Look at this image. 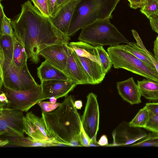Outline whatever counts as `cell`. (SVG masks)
<instances>
[{
	"mask_svg": "<svg viewBox=\"0 0 158 158\" xmlns=\"http://www.w3.org/2000/svg\"><path fill=\"white\" fill-rule=\"evenodd\" d=\"M20 13L11 21L14 35L23 46L33 63L40 61L39 52L53 44L69 43L70 37L57 29L29 0L21 5Z\"/></svg>",
	"mask_w": 158,
	"mask_h": 158,
	"instance_id": "1",
	"label": "cell"
},
{
	"mask_svg": "<svg viewBox=\"0 0 158 158\" xmlns=\"http://www.w3.org/2000/svg\"><path fill=\"white\" fill-rule=\"evenodd\" d=\"M74 102L73 96L68 95L56 109L42 112L41 117L47 131L58 143L66 146L82 147L79 140L82 128L81 119Z\"/></svg>",
	"mask_w": 158,
	"mask_h": 158,
	"instance_id": "2",
	"label": "cell"
},
{
	"mask_svg": "<svg viewBox=\"0 0 158 158\" xmlns=\"http://www.w3.org/2000/svg\"><path fill=\"white\" fill-rule=\"evenodd\" d=\"M120 0H78L67 35H73L78 30L98 20L112 18V13Z\"/></svg>",
	"mask_w": 158,
	"mask_h": 158,
	"instance_id": "3",
	"label": "cell"
},
{
	"mask_svg": "<svg viewBox=\"0 0 158 158\" xmlns=\"http://www.w3.org/2000/svg\"><path fill=\"white\" fill-rule=\"evenodd\" d=\"M78 39L95 47L129 43L109 19L98 20L85 27L81 29Z\"/></svg>",
	"mask_w": 158,
	"mask_h": 158,
	"instance_id": "4",
	"label": "cell"
},
{
	"mask_svg": "<svg viewBox=\"0 0 158 158\" xmlns=\"http://www.w3.org/2000/svg\"><path fill=\"white\" fill-rule=\"evenodd\" d=\"M26 64L21 70L6 60L0 51V86L17 90H23L38 86Z\"/></svg>",
	"mask_w": 158,
	"mask_h": 158,
	"instance_id": "5",
	"label": "cell"
},
{
	"mask_svg": "<svg viewBox=\"0 0 158 158\" xmlns=\"http://www.w3.org/2000/svg\"><path fill=\"white\" fill-rule=\"evenodd\" d=\"M107 51L114 68L123 69L158 82V73L156 70L150 68L118 45L110 46Z\"/></svg>",
	"mask_w": 158,
	"mask_h": 158,
	"instance_id": "6",
	"label": "cell"
},
{
	"mask_svg": "<svg viewBox=\"0 0 158 158\" xmlns=\"http://www.w3.org/2000/svg\"><path fill=\"white\" fill-rule=\"evenodd\" d=\"M0 91L6 95L9 101L8 108L27 112L39 102L44 100L41 86L23 90H17L3 86Z\"/></svg>",
	"mask_w": 158,
	"mask_h": 158,
	"instance_id": "7",
	"label": "cell"
},
{
	"mask_svg": "<svg viewBox=\"0 0 158 158\" xmlns=\"http://www.w3.org/2000/svg\"><path fill=\"white\" fill-rule=\"evenodd\" d=\"M24 117L19 110L0 108V138L24 136Z\"/></svg>",
	"mask_w": 158,
	"mask_h": 158,
	"instance_id": "8",
	"label": "cell"
},
{
	"mask_svg": "<svg viewBox=\"0 0 158 158\" xmlns=\"http://www.w3.org/2000/svg\"><path fill=\"white\" fill-rule=\"evenodd\" d=\"M83 129L91 142H97L96 136L99 129V111L97 96L93 93L87 96V102L81 117Z\"/></svg>",
	"mask_w": 158,
	"mask_h": 158,
	"instance_id": "9",
	"label": "cell"
},
{
	"mask_svg": "<svg viewBox=\"0 0 158 158\" xmlns=\"http://www.w3.org/2000/svg\"><path fill=\"white\" fill-rule=\"evenodd\" d=\"M24 132L28 136L39 142L53 144L58 143L47 131L43 118L32 111L27 113L23 118Z\"/></svg>",
	"mask_w": 158,
	"mask_h": 158,
	"instance_id": "10",
	"label": "cell"
},
{
	"mask_svg": "<svg viewBox=\"0 0 158 158\" xmlns=\"http://www.w3.org/2000/svg\"><path fill=\"white\" fill-rule=\"evenodd\" d=\"M147 132L141 128L130 126L129 122L123 121L112 133L113 143L111 146H130L146 137Z\"/></svg>",
	"mask_w": 158,
	"mask_h": 158,
	"instance_id": "11",
	"label": "cell"
},
{
	"mask_svg": "<svg viewBox=\"0 0 158 158\" xmlns=\"http://www.w3.org/2000/svg\"><path fill=\"white\" fill-rule=\"evenodd\" d=\"M69 43L53 44L40 51L39 55L51 64L64 72L68 56Z\"/></svg>",
	"mask_w": 158,
	"mask_h": 158,
	"instance_id": "12",
	"label": "cell"
},
{
	"mask_svg": "<svg viewBox=\"0 0 158 158\" xmlns=\"http://www.w3.org/2000/svg\"><path fill=\"white\" fill-rule=\"evenodd\" d=\"M40 85L44 100L52 97L57 99L65 97L76 86L73 82L61 80L44 81Z\"/></svg>",
	"mask_w": 158,
	"mask_h": 158,
	"instance_id": "13",
	"label": "cell"
},
{
	"mask_svg": "<svg viewBox=\"0 0 158 158\" xmlns=\"http://www.w3.org/2000/svg\"><path fill=\"white\" fill-rule=\"evenodd\" d=\"M64 72L76 85L89 84L85 70L77 55L69 46L68 56Z\"/></svg>",
	"mask_w": 158,
	"mask_h": 158,
	"instance_id": "14",
	"label": "cell"
},
{
	"mask_svg": "<svg viewBox=\"0 0 158 158\" xmlns=\"http://www.w3.org/2000/svg\"><path fill=\"white\" fill-rule=\"evenodd\" d=\"M78 0H70L62 6L56 15L50 17L53 25L60 31L67 35L74 11Z\"/></svg>",
	"mask_w": 158,
	"mask_h": 158,
	"instance_id": "15",
	"label": "cell"
},
{
	"mask_svg": "<svg viewBox=\"0 0 158 158\" xmlns=\"http://www.w3.org/2000/svg\"><path fill=\"white\" fill-rule=\"evenodd\" d=\"M119 95L124 100L131 105L141 102V95L138 86L132 77L117 83Z\"/></svg>",
	"mask_w": 158,
	"mask_h": 158,
	"instance_id": "16",
	"label": "cell"
},
{
	"mask_svg": "<svg viewBox=\"0 0 158 158\" xmlns=\"http://www.w3.org/2000/svg\"><path fill=\"white\" fill-rule=\"evenodd\" d=\"M77 56L85 70L89 84L101 83L107 73L102 66L88 58Z\"/></svg>",
	"mask_w": 158,
	"mask_h": 158,
	"instance_id": "17",
	"label": "cell"
},
{
	"mask_svg": "<svg viewBox=\"0 0 158 158\" xmlns=\"http://www.w3.org/2000/svg\"><path fill=\"white\" fill-rule=\"evenodd\" d=\"M37 74L40 82L51 80H61L73 82L63 71L56 67L45 60L37 68Z\"/></svg>",
	"mask_w": 158,
	"mask_h": 158,
	"instance_id": "18",
	"label": "cell"
},
{
	"mask_svg": "<svg viewBox=\"0 0 158 158\" xmlns=\"http://www.w3.org/2000/svg\"><path fill=\"white\" fill-rule=\"evenodd\" d=\"M68 45L78 56L88 58L101 65L95 47L81 41L70 42Z\"/></svg>",
	"mask_w": 158,
	"mask_h": 158,
	"instance_id": "19",
	"label": "cell"
},
{
	"mask_svg": "<svg viewBox=\"0 0 158 158\" xmlns=\"http://www.w3.org/2000/svg\"><path fill=\"white\" fill-rule=\"evenodd\" d=\"M137 84L141 96L150 101L158 100V82L150 79L137 81Z\"/></svg>",
	"mask_w": 158,
	"mask_h": 158,
	"instance_id": "20",
	"label": "cell"
},
{
	"mask_svg": "<svg viewBox=\"0 0 158 158\" xmlns=\"http://www.w3.org/2000/svg\"><path fill=\"white\" fill-rule=\"evenodd\" d=\"M8 140L6 147H47L53 146V143L36 141L30 137L20 136L5 138Z\"/></svg>",
	"mask_w": 158,
	"mask_h": 158,
	"instance_id": "21",
	"label": "cell"
},
{
	"mask_svg": "<svg viewBox=\"0 0 158 158\" xmlns=\"http://www.w3.org/2000/svg\"><path fill=\"white\" fill-rule=\"evenodd\" d=\"M117 45L141 60L150 68L156 70L150 57L145 52L137 45L136 43L131 42L126 44Z\"/></svg>",
	"mask_w": 158,
	"mask_h": 158,
	"instance_id": "22",
	"label": "cell"
},
{
	"mask_svg": "<svg viewBox=\"0 0 158 158\" xmlns=\"http://www.w3.org/2000/svg\"><path fill=\"white\" fill-rule=\"evenodd\" d=\"M28 58L27 54L23 46L15 37L14 53L11 63L19 69L21 70L27 64Z\"/></svg>",
	"mask_w": 158,
	"mask_h": 158,
	"instance_id": "23",
	"label": "cell"
},
{
	"mask_svg": "<svg viewBox=\"0 0 158 158\" xmlns=\"http://www.w3.org/2000/svg\"><path fill=\"white\" fill-rule=\"evenodd\" d=\"M15 36L8 35H0V51L5 59L10 62L13 57Z\"/></svg>",
	"mask_w": 158,
	"mask_h": 158,
	"instance_id": "24",
	"label": "cell"
},
{
	"mask_svg": "<svg viewBox=\"0 0 158 158\" xmlns=\"http://www.w3.org/2000/svg\"><path fill=\"white\" fill-rule=\"evenodd\" d=\"M149 111L145 106L141 109L136 115L129 122L130 126L132 127L144 128L149 119Z\"/></svg>",
	"mask_w": 158,
	"mask_h": 158,
	"instance_id": "25",
	"label": "cell"
},
{
	"mask_svg": "<svg viewBox=\"0 0 158 158\" xmlns=\"http://www.w3.org/2000/svg\"><path fill=\"white\" fill-rule=\"evenodd\" d=\"M130 147H158V133L151 132L139 141L129 146Z\"/></svg>",
	"mask_w": 158,
	"mask_h": 158,
	"instance_id": "26",
	"label": "cell"
},
{
	"mask_svg": "<svg viewBox=\"0 0 158 158\" xmlns=\"http://www.w3.org/2000/svg\"><path fill=\"white\" fill-rule=\"evenodd\" d=\"M140 11L148 19L151 16L156 15L158 11V0H145Z\"/></svg>",
	"mask_w": 158,
	"mask_h": 158,
	"instance_id": "27",
	"label": "cell"
},
{
	"mask_svg": "<svg viewBox=\"0 0 158 158\" xmlns=\"http://www.w3.org/2000/svg\"><path fill=\"white\" fill-rule=\"evenodd\" d=\"M101 65L106 73L109 70L112 64L109 55L102 46H96Z\"/></svg>",
	"mask_w": 158,
	"mask_h": 158,
	"instance_id": "28",
	"label": "cell"
},
{
	"mask_svg": "<svg viewBox=\"0 0 158 158\" xmlns=\"http://www.w3.org/2000/svg\"><path fill=\"white\" fill-rule=\"evenodd\" d=\"M35 8L44 16L50 17L48 0H31Z\"/></svg>",
	"mask_w": 158,
	"mask_h": 158,
	"instance_id": "29",
	"label": "cell"
},
{
	"mask_svg": "<svg viewBox=\"0 0 158 158\" xmlns=\"http://www.w3.org/2000/svg\"><path fill=\"white\" fill-rule=\"evenodd\" d=\"M3 35L15 36L11 19L5 15L2 23L0 24V35Z\"/></svg>",
	"mask_w": 158,
	"mask_h": 158,
	"instance_id": "30",
	"label": "cell"
},
{
	"mask_svg": "<svg viewBox=\"0 0 158 158\" xmlns=\"http://www.w3.org/2000/svg\"><path fill=\"white\" fill-rule=\"evenodd\" d=\"M149 119L144 128L151 132L158 133V114L149 111Z\"/></svg>",
	"mask_w": 158,
	"mask_h": 158,
	"instance_id": "31",
	"label": "cell"
},
{
	"mask_svg": "<svg viewBox=\"0 0 158 158\" xmlns=\"http://www.w3.org/2000/svg\"><path fill=\"white\" fill-rule=\"evenodd\" d=\"M61 103H52L50 101H41L37 104L41 109L42 112H48L53 111L58 107Z\"/></svg>",
	"mask_w": 158,
	"mask_h": 158,
	"instance_id": "32",
	"label": "cell"
},
{
	"mask_svg": "<svg viewBox=\"0 0 158 158\" xmlns=\"http://www.w3.org/2000/svg\"><path fill=\"white\" fill-rule=\"evenodd\" d=\"M79 140L82 146L89 147L91 140L85 132L83 127L79 136Z\"/></svg>",
	"mask_w": 158,
	"mask_h": 158,
	"instance_id": "33",
	"label": "cell"
},
{
	"mask_svg": "<svg viewBox=\"0 0 158 158\" xmlns=\"http://www.w3.org/2000/svg\"><path fill=\"white\" fill-rule=\"evenodd\" d=\"M50 17L55 16L57 12V0H48Z\"/></svg>",
	"mask_w": 158,
	"mask_h": 158,
	"instance_id": "34",
	"label": "cell"
},
{
	"mask_svg": "<svg viewBox=\"0 0 158 158\" xmlns=\"http://www.w3.org/2000/svg\"><path fill=\"white\" fill-rule=\"evenodd\" d=\"M148 19L152 29L158 34V16L155 15L150 16Z\"/></svg>",
	"mask_w": 158,
	"mask_h": 158,
	"instance_id": "35",
	"label": "cell"
},
{
	"mask_svg": "<svg viewBox=\"0 0 158 158\" xmlns=\"http://www.w3.org/2000/svg\"><path fill=\"white\" fill-rule=\"evenodd\" d=\"M131 31L133 36L136 41V43L137 45L143 50L146 53L148 52V51L146 49L144 46L142 40L139 37V35L137 32L135 30L132 29Z\"/></svg>",
	"mask_w": 158,
	"mask_h": 158,
	"instance_id": "36",
	"label": "cell"
},
{
	"mask_svg": "<svg viewBox=\"0 0 158 158\" xmlns=\"http://www.w3.org/2000/svg\"><path fill=\"white\" fill-rule=\"evenodd\" d=\"M9 101L5 94L0 91V108H8Z\"/></svg>",
	"mask_w": 158,
	"mask_h": 158,
	"instance_id": "37",
	"label": "cell"
},
{
	"mask_svg": "<svg viewBox=\"0 0 158 158\" xmlns=\"http://www.w3.org/2000/svg\"><path fill=\"white\" fill-rule=\"evenodd\" d=\"M145 106L149 112L158 114V102L147 103Z\"/></svg>",
	"mask_w": 158,
	"mask_h": 158,
	"instance_id": "38",
	"label": "cell"
},
{
	"mask_svg": "<svg viewBox=\"0 0 158 158\" xmlns=\"http://www.w3.org/2000/svg\"><path fill=\"white\" fill-rule=\"evenodd\" d=\"M129 3L130 7L134 9H137L138 8H142L143 4L142 0H127Z\"/></svg>",
	"mask_w": 158,
	"mask_h": 158,
	"instance_id": "39",
	"label": "cell"
},
{
	"mask_svg": "<svg viewBox=\"0 0 158 158\" xmlns=\"http://www.w3.org/2000/svg\"><path fill=\"white\" fill-rule=\"evenodd\" d=\"M98 143L100 146L108 145V144L107 136L106 135H102L98 141Z\"/></svg>",
	"mask_w": 158,
	"mask_h": 158,
	"instance_id": "40",
	"label": "cell"
},
{
	"mask_svg": "<svg viewBox=\"0 0 158 158\" xmlns=\"http://www.w3.org/2000/svg\"><path fill=\"white\" fill-rule=\"evenodd\" d=\"M153 51L154 56L158 61V36H157L154 42Z\"/></svg>",
	"mask_w": 158,
	"mask_h": 158,
	"instance_id": "41",
	"label": "cell"
},
{
	"mask_svg": "<svg viewBox=\"0 0 158 158\" xmlns=\"http://www.w3.org/2000/svg\"><path fill=\"white\" fill-rule=\"evenodd\" d=\"M147 55L150 58L152 62L154 65L156 71L158 73V61L151 53L149 52V53Z\"/></svg>",
	"mask_w": 158,
	"mask_h": 158,
	"instance_id": "42",
	"label": "cell"
},
{
	"mask_svg": "<svg viewBox=\"0 0 158 158\" xmlns=\"http://www.w3.org/2000/svg\"><path fill=\"white\" fill-rule=\"evenodd\" d=\"M70 0H57V11L64 5L68 2Z\"/></svg>",
	"mask_w": 158,
	"mask_h": 158,
	"instance_id": "43",
	"label": "cell"
},
{
	"mask_svg": "<svg viewBox=\"0 0 158 158\" xmlns=\"http://www.w3.org/2000/svg\"><path fill=\"white\" fill-rule=\"evenodd\" d=\"M5 14L3 11V7L2 4H0V24H1L4 19Z\"/></svg>",
	"mask_w": 158,
	"mask_h": 158,
	"instance_id": "44",
	"label": "cell"
},
{
	"mask_svg": "<svg viewBox=\"0 0 158 158\" xmlns=\"http://www.w3.org/2000/svg\"><path fill=\"white\" fill-rule=\"evenodd\" d=\"M74 105L77 109H80L82 106V101L80 100L75 101Z\"/></svg>",
	"mask_w": 158,
	"mask_h": 158,
	"instance_id": "45",
	"label": "cell"
},
{
	"mask_svg": "<svg viewBox=\"0 0 158 158\" xmlns=\"http://www.w3.org/2000/svg\"><path fill=\"white\" fill-rule=\"evenodd\" d=\"M49 101L52 103H55L56 102L57 99L54 97H52L49 98Z\"/></svg>",
	"mask_w": 158,
	"mask_h": 158,
	"instance_id": "46",
	"label": "cell"
},
{
	"mask_svg": "<svg viewBox=\"0 0 158 158\" xmlns=\"http://www.w3.org/2000/svg\"><path fill=\"white\" fill-rule=\"evenodd\" d=\"M142 2L143 3V5L144 2H145V0H142Z\"/></svg>",
	"mask_w": 158,
	"mask_h": 158,
	"instance_id": "47",
	"label": "cell"
},
{
	"mask_svg": "<svg viewBox=\"0 0 158 158\" xmlns=\"http://www.w3.org/2000/svg\"><path fill=\"white\" fill-rule=\"evenodd\" d=\"M156 15L158 16V11L157 13H156Z\"/></svg>",
	"mask_w": 158,
	"mask_h": 158,
	"instance_id": "48",
	"label": "cell"
},
{
	"mask_svg": "<svg viewBox=\"0 0 158 158\" xmlns=\"http://www.w3.org/2000/svg\"><path fill=\"white\" fill-rule=\"evenodd\" d=\"M0 0V1H2L3 0Z\"/></svg>",
	"mask_w": 158,
	"mask_h": 158,
	"instance_id": "49",
	"label": "cell"
}]
</instances>
